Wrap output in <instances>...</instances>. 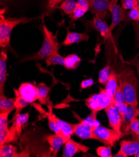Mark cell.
Wrapping results in <instances>:
<instances>
[{"mask_svg": "<svg viewBox=\"0 0 139 157\" xmlns=\"http://www.w3.org/2000/svg\"><path fill=\"white\" fill-rule=\"evenodd\" d=\"M43 42L39 51L33 55L27 56L21 59L18 63H24L31 61H37L45 59L54 52L58 51L60 48V44L57 36H54L51 31L46 25H42Z\"/></svg>", "mask_w": 139, "mask_h": 157, "instance_id": "cell-3", "label": "cell"}, {"mask_svg": "<svg viewBox=\"0 0 139 157\" xmlns=\"http://www.w3.org/2000/svg\"><path fill=\"white\" fill-rule=\"evenodd\" d=\"M97 112H91L89 115L83 120L82 121L93 128L99 126L101 125L100 123L97 120Z\"/></svg>", "mask_w": 139, "mask_h": 157, "instance_id": "cell-31", "label": "cell"}, {"mask_svg": "<svg viewBox=\"0 0 139 157\" xmlns=\"http://www.w3.org/2000/svg\"><path fill=\"white\" fill-rule=\"evenodd\" d=\"M94 84V82L92 78H88V79L83 80L80 85L81 89H86L89 87H91L92 85Z\"/></svg>", "mask_w": 139, "mask_h": 157, "instance_id": "cell-41", "label": "cell"}, {"mask_svg": "<svg viewBox=\"0 0 139 157\" xmlns=\"http://www.w3.org/2000/svg\"><path fill=\"white\" fill-rule=\"evenodd\" d=\"M134 156H135V157H139V149L138 150L137 152V153L135 154Z\"/></svg>", "mask_w": 139, "mask_h": 157, "instance_id": "cell-44", "label": "cell"}, {"mask_svg": "<svg viewBox=\"0 0 139 157\" xmlns=\"http://www.w3.org/2000/svg\"><path fill=\"white\" fill-rule=\"evenodd\" d=\"M96 153L101 157H112L113 156L111 147L109 146L99 147L96 149Z\"/></svg>", "mask_w": 139, "mask_h": 157, "instance_id": "cell-33", "label": "cell"}, {"mask_svg": "<svg viewBox=\"0 0 139 157\" xmlns=\"http://www.w3.org/2000/svg\"><path fill=\"white\" fill-rule=\"evenodd\" d=\"M46 64L48 67L60 65L64 66V57L59 54V50L54 52L49 56L45 59Z\"/></svg>", "mask_w": 139, "mask_h": 157, "instance_id": "cell-26", "label": "cell"}, {"mask_svg": "<svg viewBox=\"0 0 139 157\" xmlns=\"http://www.w3.org/2000/svg\"><path fill=\"white\" fill-rule=\"evenodd\" d=\"M15 98H16V100H15V106H16L15 114H20L22 109L26 108L30 103L18 94H15Z\"/></svg>", "mask_w": 139, "mask_h": 157, "instance_id": "cell-32", "label": "cell"}, {"mask_svg": "<svg viewBox=\"0 0 139 157\" xmlns=\"http://www.w3.org/2000/svg\"><path fill=\"white\" fill-rule=\"evenodd\" d=\"M49 88L46 83L41 82L38 85V100L42 105H46L48 102Z\"/></svg>", "mask_w": 139, "mask_h": 157, "instance_id": "cell-25", "label": "cell"}, {"mask_svg": "<svg viewBox=\"0 0 139 157\" xmlns=\"http://www.w3.org/2000/svg\"><path fill=\"white\" fill-rule=\"evenodd\" d=\"M77 6H78L77 0H64L55 8L60 10L64 14L70 17Z\"/></svg>", "mask_w": 139, "mask_h": 157, "instance_id": "cell-24", "label": "cell"}, {"mask_svg": "<svg viewBox=\"0 0 139 157\" xmlns=\"http://www.w3.org/2000/svg\"><path fill=\"white\" fill-rule=\"evenodd\" d=\"M127 63L130 65V66H133L135 68L137 74H138V78L139 80V53H138L136 56L130 61H126Z\"/></svg>", "mask_w": 139, "mask_h": 157, "instance_id": "cell-38", "label": "cell"}, {"mask_svg": "<svg viewBox=\"0 0 139 157\" xmlns=\"http://www.w3.org/2000/svg\"><path fill=\"white\" fill-rule=\"evenodd\" d=\"M109 126L114 130L119 133H123L121 131V126L122 123V118L119 113L116 107L111 104L105 109Z\"/></svg>", "mask_w": 139, "mask_h": 157, "instance_id": "cell-10", "label": "cell"}, {"mask_svg": "<svg viewBox=\"0 0 139 157\" xmlns=\"http://www.w3.org/2000/svg\"><path fill=\"white\" fill-rule=\"evenodd\" d=\"M120 0H110L109 11L112 17V22L110 29L112 31L121 23L124 21L130 22L127 16V10L123 9L118 4Z\"/></svg>", "mask_w": 139, "mask_h": 157, "instance_id": "cell-6", "label": "cell"}, {"mask_svg": "<svg viewBox=\"0 0 139 157\" xmlns=\"http://www.w3.org/2000/svg\"><path fill=\"white\" fill-rule=\"evenodd\" d=\"M48 118V124H49V128L54 133H58V132H59V128L58 123L56 120V115L53 113L51 109H50Z\"/></svg>", "mask_w": 139, "mask_h": 157, "instance_id": "cell-30", "label": "cell"}, {"mask_svg": "<svg viewBox=\"0 0 139 157\" xmlns=\"http://www.w3.org/2000/svg\"><path fill=\"white\" fill-rule=\"evenodd\" d=\"M130 132L134 137H139V118L137 117L134 118L130 123Z\"/></svg>", "mask_w": 139, "mask_h": 157, "instance_id": "cell-35", "label": "cell"}, {"mask_svg": "<svg viewBox=\"0 0 139 157\" xmlns=\"http://www.w3.org/2000/svg\"><path fill=\"white\" fill-rule=\"evenodd\" d=\"M111 65L110 61H108L107 65L100 70L98 76V82L102 85H105L111 71Z\"/></svg>", "mask_w": 139, "mask_h": 157, "instance_id": "cell-27", "label": "cell"}, {"mask_svg": "<svg viewBox=\"0 0 139 157\" xmlns=\"http://www.w3.org/2000/svg\"><path fill=\"white\" fill-rule=\"evenodd\" d=\"M89 149L90 148L86 145L76 142L75 141L69 139L64 144L62 156L72 157L75 155L79 153H87Z\"/></svg>", "mask_w": 139, "mask_h": 157, "instance_id": "cell-12", "label": "cell"}, {"mask_svg": "<svg viewBox=\"0 0 139 157\" xmlns=\"http://www.w3.org/2000/svg\"><path fill=\"white\" fill-rule=\"evenodd\" d=\"M86 23L87 24H85L86 26L91 27L97 31L105 40L111 41L114 43L112 31L110 29V26L107 24L105 21L102 20L98 16H94L93 19L90 21L87 20Z\"/></svg>", "mask_w": 139, "mask_h": 157, "instance_id": "cell-7", "label": "cell"}, {"mask_svg": "<svg viewBox=\"0 0 139 157\" xmlns=\"http://www.w3.org/2000/svg\"><path fill=\"white\" fill-rule=\"evenodd\" d=\"M87 12V10L82 8V7L79 6V5L77 6L72 14L70 16L69 18L71 19V21L69 22V27H71L74 25V23L78 20V19L82 18L83 16Z\"/></svg>", "mask_w": 139, "mask_h": 157, "instance_id": "cell-28", "label": "cell"}, {"mask_svg": "<svg viewBox=\"0 0 139 157\" xmlns=\"http://www.w3.org/2000/svg\"><path fill=\"white\" fill-rule=\"evenodd\" d=\"M74 134L82 140L92 139L99 141L100 142V139L94 132V128L89 126L82 121L78 123L74 124Z\"/></svg>", "mask_w": 139, "mask_h": 157, "instance_id": "cell-11", "label": "cell"}, {"mask_svg": "<svg viewBox=\"0 0 139 157\" xmlns=\"http://www.w3.org/2000/svg\"><path fill=\"white\" fill-rule=\"evenodd\" d=\"M64 0H63V2H64Z\"/></svg>", "mask_w": 139, "mask_h": 157, "instance_id": "cell-47", "label": "cell"}, {"mask_svg": "<svg viewBox=\"0 0 139 157\" xmlns=\"http://www.w3.org/2000/svg\"><path fill=\"white\" fill-rule=\"evenodd\" d=\"M46 140L50 146V150H51L53 156H57L61 147L67 142L64 138L56 133L48 135L46 136Z\"/></svg>", "mask_w": 139, "mask_h": 157, "instance_id": "cell-17", "label": "cell"}, {"mask_svg": "<svg viewBox=\"0 0 139 157\" xmlns=\"http://www.w3.org/2000/svg\"><path fill=\"white\" fill-rule=\"evenodd\" d=\"M29 118V113L28 112L23 114H14L11 122H14L16 124V130L19 136L21 135L23 127L27 123Z\"/></svg>", "mask_w": 139, "mask_h": 157, "instance_id": "cell-23", "label": "cell"}, {"mask_svg": "<svg viewBox=\"0 0 139 157\" xmlns=\"http://www.w3.org/2000/svg\"><path fill=\"white\" fill-rule=\"evenodd\" d=\"M127 16L130 22L139 21V3L137 6L127 11Z\"/></svg>", "mask_w": 139, "mask_h": 157, "instance_id": "cell-34", "label": "cell"}, {"mask_svg": "<svg viewBox=\"0 0 139 157\" xmlns=\"http://www.w3.org/2000/svg\"><path fill=\"white\" fill-rule=\"evenodd\" d=\"M139 2V0H138ZM134 29L135 31V43L138 47H139V21L134 22L133 23Z\"/></svg>", "mask_w": 139, "mask_h": 157, "instance_id": "cell-40", "label": "cell"}, {"mask_svg": "<svg viewBox=\"0 0 139 157\" xmlns=\"http://www.w3.org/2000/svg\"><path fill=\"white\" fill-rule=\"evenodd\" d=\"M112 156H113V157H126L125 155L123 154V153H122L121 151H119L117 153H115V155H114Z\"/></svg>", "mask_w": 139, "mask_h": 157, "instance_id": "cell-43", "label": "cell"}, {"mask_svg": "<svg viewBox=\"0 0 139 157\" xmlns=\"http://www.w3.org/2000/svg\"><path fill=\"white\" fill-rule=\"evenodd\" d=\"M128 106H129V105H128L127 103H126L123 104V105L115 106L122 119H123V117H124V116L126 115V114L127 112Z\"/></svg>", "mask_w": 139, "mask_h": 157, "instance_id": "cell-39", "label": "cell"}, {"mask_svg": "<svg viewBox=\"0 0 139 157\" xmlns=\"http://www.w3.org/2000/svg\"><path fill=\"white\" fill-rule=\"evenodd\" d=\"M67 34L65 40L62 43V45L68 46L74 43H80L82 41H87L89 39V36L86 33L71 32L69 30V27L66 28Z\"/></svg>", "mask_w": 139, "mask_h": 157, "instance_id": "cell-15", "label": "cell"}, {"mask_svg": "<svg viewBox=\"0 0 139 157\" xmlns=\"http://www.w3.org/2000/svg\"><path fill=\"white\" fill-rule=\"evenodd\" d=\"M62 2L63 0H49L48 6L50 9H54Z\"/></svg>", "mask_w": 139, "mask_h": 157, "instance_id": "cell-42", "label": "cell"}, {"mask_svg": "<svg viewBox=\"0 0 139 157\" xmlns=\"http://www.w3.org/2000/svg\"><path fill=\"white\" fill-rule=\"evenodd\" d=\"M119 151L124 154L126 157L134 156L139 149V137H134L132 140H122L120 142Z\"/></svg>", "mask_w": 139, "mask_h": 157, "instance_id": "cell-14", "label": "cell"}, {"mask_svg": "<svg viewBox=\"0 0 139 157\" xmlns=\"http://www.w3.org/2000/svg\"><path fill=\"white\" fill-rule=\"evenodd\" d=\"M94 132L100 139L101 143L111 147L126 135L123 133H119L112 128H107L101 125L94 128Z\"/></svg>", "mask_w": 139, "mask_h": 157, "instance_id": "cell-5", "label": "cell"}, {"mask_svg": "<svg viewBox=\"0 0 139 157\" xmlns=\"http://www.w3.org/2000/svg\"><path fill=\"white\" fill-rule=\"evenodd\" d=\"M110 0H90L89 11L94 16H98L104 21L109 17Z\"/></svg>", "mask_w": 139, "mask_h": 157, "instance_id": "cell-9", "label": "cell"}, {"mask_svg": "<svg viewBox=\"0 0 139 157\" xmlns=\"http://www.w3.org/2000/svg\"><path fill=\"white\" fill-rule=\"evenodd\" d=\"M82 59L76 54H70L64 57V66L67 70H75L80 65Z\"/></svg>", "mask_w": 139, "mask_h": 157, "instance_id": "cell-22", "label": "cell"}, {"mask_svg": "<svg viewBox=\"0 0 139 157\" xmlns=\"http://www.w3.org/2000/svg\"><path fill=\"white\" fill-rule=\"evenodd\" d=\"M120 3H121V4L123 3V0H120Z\"/></svg>", "mask_w": 139, "mask_h": 157, "instance_id": "cell-45", "label": "cell"}, {"mask_svg": "<svg viewBox=\"0 0 139 157\" xmlns=\"http://www.w3.org/2000/svg\"><path fill=\"white\" fill-rule=\"evenodd\" d=\"M99 93L94 94L86 100V105L91 112H99L112 103V97L108 94L105 88L99 86Z\"/></svg>", "mask_w": 139, "mask_h": 157, "instance_id": "cell-4", "label": "cell"}, {"mask_svg": "<svg viewBox=\"0 0 139 157\" xmlns=\"http://www.w3.org/2000/svg\"><path fill=\"white\" fill-rule=\"evenodd\" d=\"M3 1H4V0H1V2H3Z\"/></svg>", "mask_w": 139, "mask_h": 157, "instance_id": "cell-46", "label": "cell"}, {"mask_svg": "<svg viewBox=\"0 0 139 157\" xmlns=\"http://www.w3.org/2000/svg\"><path fill=\"white\" fill-rule=\"evenodd\" d=\"M0 156L1 157H21L20 153L18 152V148L11 144H6L0 145Z\"/></svg>", "mask_w": 139, "mask_h": 157, "instance_id": "cell-21", "label": "cell"}, {"mask_svg": "<svg viewBox=\"0 0 139 157\" xmlns=\"http://www.w3.org/2000/svg\"><path fill=\"white\" fill-rule=\"evenodd\" d=\"M14 94H18L29 103L38 100V86L35 83H23L18 90L14 89Z\"/></svg>", "mask_w": 139, "mask_h": 157, "instance_id": "cell-8", "label": "cell"}, {"mask_svg": "<svg viewBox=\"0 0 139 157\" xmlns=\"http://www.w3.org/2000/svg\"><path fill=\"white\" fill-rule=\"evenodd\" d=\"M138 0H123L121 6L126 10H130L138 5Z\"/></svg>", "mask_w": 139, "mask_h": 157, "instance_id": "cell-37", "label": "cell"}, {"mask_svg": "<svg viewBox=\"0 0 139 157\" xmlns=\"http://www.w3.org/2000/svg\"><path fill=\"white\" fill-rule=\"evenodd\" d=\"M7 59L6 52L3 49L0 53V95L5 94V83L8 77L6 69Z\"/></svg>", "mask_w": 139, "mask_h": 157, "instance_id": "cell-16", "label": "cell"}, {"mask_svg": "<svg viewBox=\"0 0 139 157\" xmlns=\"http://www.w3.org/2000/svg\"><path fill=\"white\" fill-rule=\"evenodd\" d=\"M15 100L16 98H8L4 95H0V113H11L14 109Z\"/></svg>", "mask_w": 139, "mask_h": 157, "instance_id": "cell-19", "label": "cell"}, {"mask_svg": "<svg viewBox=\"0 0 139 157\" xmlns=\"http://www.w3.org/2000/svg\"><path fill=\"white\" fill-rule=\"evenodd\" d=\"M127 103L123 93L121 90L119 85H118L115 93L112 97V103L115 106L121 105Z\"/></svg>", "mask_w": 139, "mask_h": 157, "instance_id": "cell-29", "label": "cell"}, {"mask_svg": "<svg viewBox=\"0 0 139 157\" xmlns=\"http://www.w3.org/2000/svg\"><path fill=\"white\" fill-rule=\"evenodd\" d=\"M122 65L119 71L117 73L119 85L125 97L126 101L129 105L138 106L139 82L136 73L130 65L127 63Z\"/></svg>", "mask_w": 139, "mask_h": 157, "instance_id": "cell-1", "label": "cell"}, {"mask_svg": "<svg viewBox=\"0 0 139 157\" xmlns=\"http://www.w3.org/2000/svg\"><path fill=\"white\" fill-rule=\"evenodd\" d=\"M118 79H117V75L115 70V69L113 68L111 69V74L108 79L107 83L105 85V89L107 91L109 95L113 97L115 93V91L117 90V88L119 85L118 83Z\"/></svg>", "mask_w": 139, "mask_h": 157, "instance_id": "cell-20", "label": "cell"}, {"mask_svg": "<svg viewBox=\"0 0 139 157\" xmlns=\"http://www.w3.org/2000/svg\"><path fill=\"white\" fill-rule=\"evenodd\" d=\"M56 120L59 128V132L56 134L64 138L66 141H68L74 134V124L68 123L57 117H56Z\"/></svg>", "mask_w": 139, "mask_h": 157, "instance_id": "cell-18", "label": "cell"}, {"mask_svg": "<svg viewBox=\"0 0 139 157\" xmlns=\"http://www.w3.org/2000/svg\"><path fill=\"white\" fill-rule=\"evenodd\" d=\"M139 115V108L138 106L129 105L128 110L124 117L122 119L121 126V131L126 135L130 133V124L134 118L138 117Z\"/></svg>", "mask_w": 139, "mask_h": 157, "instance_id": "cell-13", "label": "cell"}, {"mask_svg": "<svg viewBox=\"0 0 139 157\" xmlns=\"http://www.w3.org/2000/svg\"><path fill=\"white\" fill-rule=\"evenodd\" d=\"M10 113H0V130L8 128V117Z\"/></svg>", "mask_w": 139, "mask_h": 157, "instance_id": "cell-36", "label": "cell"}, {"mask_svg": "<svg viewBox=\"0 0 139 157\" xmlns=\"http://www.w3.org/2000/svg\"><path fill=\"white\" fill-rule=\"evenodd\" d=\"M5 10H1L0 15V46L3 49L7 47L10 48V38L13 29L20 24H25L38 19H43L46 15V13L35 18H27L21 17L19 18H6L4 13Z\"/></svg>", "mask_w": 139, "mask_h": 157, "instance_id": "cell-2", "label": "cell"}]
</instances>
